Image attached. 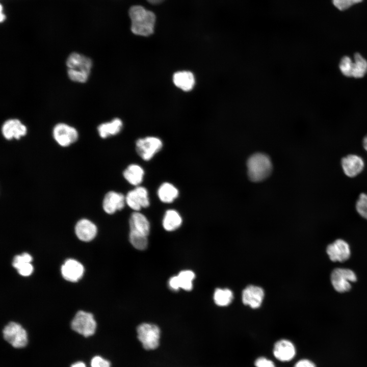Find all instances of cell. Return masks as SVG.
I'll list each match as a JSON object with an SVG mask.
<instances>
[{
    "label": "cell",
    "mask_w": 367,
    "mask_h": 367,
    "mask_svg": "<svg viewBox=\"0 0 367 367\" xmlns=\"http://www.w3.org/2000/svg\"><path fill=\"white\" fill-rule=\"evenodd\" d=\"M131 19V30L137 35L148 36L153 32L155 22L154 14L143 7L136 5L129 10Z\"/></svg>",
    "instance_id": "6da1fadb"
},
{
    "label": "cell",
    "mask_w": 367,
    "mask_h": 367,
    "mask_svg": "<svg viewBox=\"0 0 367 367\" xmlns=\"http://www.w3.org/2000/svg\"><path fill=\"white\" fill-rule=\"evenodd\" d=\"M66 66L69 78L73 82L83 83L89 78L92 62L84 55L73 53L67 59Z\"/></svg>",
    "instance_id": "7a4b0ae2"
},
{
    "label": "cell",
    "mask_w": 367,
    "mask_h": 367,
    "mask_svg": "<svg viewBox=\"0 0 367 367\" xmlns=\"http://www.w3.org/2000/svg\"><path fill=\"white\" fill-rule=\"evenodd\" d=\"M247 168L249 178L253 182H260L270 175L273 165L268 155L257 152L249 156L247 162Z\"/></svg>",
    "instance_id": "3957f363"
},
{
    "label": "cell",
    "mask_w": 367,
    "mask_h": 367,
    "mask_svg": "<svg viewBox=\"0 0 367 367\" xmlns=\"http://www.w3.org/2000/svg\"><path fill=\"white\" fill-rule=\"evenodd\" d=\"M137 336L143 348L147 350H154L160 343V330L158 326L142 323L137 329Z\"/></svg>",
    "instance_id": "277c9868"
},
{
    "label": "cell",
    "mask_w": 367,
    "mask_h": 367,
    "mask_svg": "<svg viewBox=\"0 0 367 367\" xmlns=\"http://www.w3.org/2000/svg\"><path fill=\"white\" fill-rule=\"evenodd\" d=\"M357 276L351 270L345 268H336L331 274V281L334 289L338 292L344 293L351 288V282H355Z\"/></svg>",
    "instance_id": "5b68a950"
},
{
    "label": "cell",
    "mask_w": 367,
    "mask_h": 367,
    "mask_svg": "<svg viewBox=\"0 0 367 367\" xmlns=\"http://www.w3.org/2000/svg\"><path fill=\"white\" fill-rule=\"evenodd\" d=\"M71 326L74 331L88 337L95 333L96 323L91 313L81 310L76 313Z\"/></svg>",
    "instance_id": "8992f818"
},
{
    "label": "cell",
    "mask_w": 367,
    "mask_h": 367,
    "mask_svg": "<svg viewBox=\"0 0 367 367\" xmlns=\"http://www.w3.org/2000/svg\"><path fill=\"white\" fill-rule=\"evenodd\" d=\"M162 147V141L155 137L139 139L136 142L137 153L143 160L146 161L150 160Z\"/></svg>",
    "instance_id": "52a82bcc"
},
{
    "label": "cell",
    "mask_w": 367,
    "mask_h": 367,
    "mask_svg": "<svg viewBox=\"0 0 367 367\" xmlns=\"http://www.w3.org/2000/svg\"><path fill=\"white\" fill-rule=\"evenodd\" d=\"M3 332L4 338L13 347L20 348L27 345V332L19 324L10 322L5 327Z\"/></svg>",
    "instance_id": "ba28073f"
},
{
    "label": "cell",
    "mask_w": 367,
    "mask_h": 367,
    "mask_svg": "<svg viewBox=\"0 0 367 367\" xmlns=\"http://www.w3.org/2000/svg\"><path fill=\"white\" fill-rule=\"evenodd\" d=\"M53 137L60 146L66 147L77 140L78 133L74 127L60 123L56 125L53 129Z\"/></svg>",
    "instance_id": "9c48e42d"
},
{
    "label": "cell",
    "mask_w": 367,
    "mask_h": 367,
    "mask_svg": "<svg viewBox=\"0 0 367 367\" xmlns=\"http://www.w3.org/2000/svg\"><path fill=\"white\" fill-rule=\"evenodd\" d=\"M340 164L344 174L350 178L358 175L364 167L363 159L355 154H350L343 157Z\"/></svg>",
    "instance_id": "30bf717a"
},
{
    "label": "cell",
    "mask_w": 367,
    "mask_h": 367,
    "mask_svg": "<svg viewBox=\"0 0 367 367\" xmlns=\"http://www.w3.org/2000/svg\"><path fill=\"white\" fill-rule=\"evenodd\" d=\"M265 292L263 288L255 285L246 286L242 293L243 304L253 309L259 308L263 302Z\"/></svg>",
    "instance_id": "8fae6325"
},
{
    "label": "cell",
    "mask_w": 367,
    "mask_h": 367,
    "mask_svg": "<svg viewBox=\"0 0 367 367\" xmlns=\"http://www.w3.org/2000/svg\"><path fill=\"white\" fill-rule=\"evenodd\" d=\"M327 253L332 261L343 262L349 258L351 250L348 243L342 239H337L329 244L326 249Z\"/></svg>",
    "instance_id": "7c38bea8"
},
{
    "label": "cell",
    "mask_w": 367,
    "mask_h": 367,
    "mask_svg": "<svg viewBox=\"0 0 367 367\" xmlns=\"http://www.w3.org/2000/svg\"><path fill=\"white\" fill-rule=\"evenodd\" d=\"M125 203V197L122 194L110 191L106 194L103 198L102 207L106 213L111 215L117 211L122 209Z\"/></svg>",
    "instance_id": "4fadbf2b"
},
{
    "label": "cell",
    "mask_w": 367,
    "mask_h": 367,
    "mask_svg": "<svg viewBox=\"0 0 367 367\" xmlns=\"http://www.w3.org/2000/svg\"><path fill=\"white\" fill-rule=\"evenodd\" d=\"M27 129L21 121L17 119H10L6 121L2 127L3 136L7 140L13 138L19 139L26 135Z\"/></svg>",
    "instance_id": "5bb4252c"
},
{
    "label": "cell",
    "mask_w": 367,
    "mask_h": 367,
    "mask_svg": "<svg viewBox=\"0 0 367 367\" xmlns=\"http://www.w3.org/2000/svg\"><path fill=\"white\" fill-rule=\"evenodd\" d=\"M84 267L78 261L73 259L66 260L61 267L63 277L66 280L76 282L83 276Z\"/></svg>",
    "instance_id": "9a60e30c"
},
{
    "label": "cell",
    "mask_w": 367,
    "mask_h": 367,
    "mask_svg": "<svg viewBox=\"0 0 367 367\" xmlns=\"http://www.w3.org/2000/svg\"><path fill=\"white\" fill-rule=\"evenodd\" d=\"M130 231L147 237L150 232V223L147 218L139 212H134L129 220Z\"/></svg>",
    "instance_id": "2e32d148"
},
{
    "label": "cell",
    "mask_w": 367,
    "mask_h": 367,
    "mask_svg": "<svg viewBox=\"0 0 367 367\" xmlns=\"http://www.w3.org/2000/svg\"><path fill=\"white\" fill-rule=\"evenodd\" d=\"M77 237L81 241L88 242L94 238L97 233L96 225L89 220L83 219L77 222L75 227Z\"/></svg>",
    "instance_id": "e0dca14e"
},
{
    "label": "cell",
    "mask_w": 367,
    "mask_h": 367,
    "mask_svg": "<svg viewBox=\"0 0 367 367\" xmlns=\"http://www.w3.org/2000/svg\"><path fill=\"white\" fill-rule=\"evenodd\" d=\"M295 352L294 345L286 339H281L277 342L273 349L275 357L282 361H288L292 359L295 355Z\"/></svg>",
    "instance_id": "ac0fdd59"
},
{
    "label": "cell",
    "mask_w": 367,
    "mask_h": 367,
    "mask_svg": "<svg viewBox=\"0 0 367 367\" xmlns=\"http://www.w3.org/2000/svg\"><path fill=\"white\" fill-rule=\"evenodd\" d=\"M32 260V257L29 253H23L14 257L12 265L20 275L28 276L30 275L33 271V267L31 264Z\"/></svg>",
    "instance_id": "d6986e66"
},
{
    "label": "cell",
    "mask_w": 367,
    "mask_h": 367,
    "mask_svg": "<svg viewBox=\"0 0 367 367\" xmlns=\"http://www.w3.org/2000/svg\"><path fill=\"white\" fill-rule=\"evenodd\" d=\"M173 82L178 88L185 91L191 90L195 85L193 74L189 71L175 72L173 76Z\"/></svg>",
    "instance_id": "ffe728a7"
},
{
    "label": "cell",
    "mask_w": 367,
    "mask_h": 367,
    "mask_svg": "<svg viewBox=\"0 0 367 367\" xmlns=\"http://www.w3.org/2000/svg\"><path fill=\"white\" fill-rule=\"evenodd\" d=\"M124 178L131 185H139L143 181L144 175L143 169L137 164H130L124 170Z\"/></svg>",
    "instance_id": "44dd1931"
},
{
    "label": "cell",
    "mask_w": 367,
    "mask_h": 367,
    "mask_svg": "<svg viewBox=\"0 0 367 367\" xmlns=\"http://www.w3.org/2000/svg\"><path fill=\"white\" fill-rule=\"evenodd\" d=\"M182 221V218L178 212L175 209H168L165 213L162 224L166 230L172 231L180 226Z\"/></svg>",
    "instance_id": "7402d4cb"
},
{
    "label": "cell",
    "mask_w": 367,
    "mask_h": 367,
    "mask_svg": "<svg viewBox=\"0 0 367 367\" xmlns=\"http://www.w3.org/2000/svg\"><path fill=\"white\" fill-rule=\"evenodd\" d=\"M178 189L172 184L164 182L159 188L158 196L160 200L165 203H172L178 196Z\"/></svg>",
    "instance_id": "603a6c76"
},
{
    "label": "cell",
    "mask_w": 367,
    "mask_h": 367,
    "mask_svg": "<svg viewBox=\"0 0 367 367\" xmlns=\"http://www.w3.org/2000/svg\"><path fill=\"white\" fill-rule=\"evenodd\" d=\"M122 127V121L119 118H115L110 122L101 124L98 126L97 129L100 137L106 138L118 134Z\"/></svg>",
    "instance_id": "cb8c5ba5"
},
{
    "label": "cell",
    "mask_w": 367,
    "mask_h": 367,
    "mask_svg": "<svg viewBox=\"0 0 367 367\" xmlns=\"http://www.w3.org/2000/svg\"><path fill=\"white\" fill-rule=\"evenodd\" d=\"M233 299V292L227 288H218L214 293V302L219 306L224 307L229 305L232 301Z\"/></svg>",
    "instance_id": "d4e9b609"
},
{
    "label": "cell",
    "mask_w": 367,
    "mask_h": 367,
    "mask_svg": "<svg viewBox=\"0 0 367 367\" xmlns=\"http://www.w3.org/2000/svg\"><path fill=\"white\" fill-rule=\"evenodd\" d=\"M352 77L362 78L367 73V60L359 53H356L353 58Z\"/></svg>",
    "instance_id": "484cf974"
},
{
    "label": "cell",
    "mask_w": 367,
    "mask_h": 367,
    "mask_svg": "<svg viewBox=\"0 0 367 367\" xmlns=\"http://www.w3.org/2000/svg\"><path fill=\"white\" fill-rule=\"evenodd\" d=\"M194 273L190 270L181 271L177 275L179 288L186 291H190L192 289L193 280L195 278Z\"/></svg>",
    "instance_id": "4316f807"
},
{
    "label": "cell",
    "mask_w": 367,
    "mask_h": 367,
    "mask_svg": "<svg viewBox=\"0 0 367 367\" xmlns=\"http://www.w3.org/2000/svg\"><path fill=\"white\" fill-rule=\"evenodd\" d=\"M129 240L134 248L140 250L146 249L148 245L147 237L132 231L129 232Z\"/></svg>",
    "instance_id": "83f0119b"
},
{
    "label": "cell",
    "mask_w": 367,
    "mask_h": 367,
    "mask_svg": "<svg viewBox=\"0 0 367 367\" xmlns=\"http://www.w3.org/2000/svg\"><path fill=\"white\" fill-rule=\"evenodd\" d=\"M125 201L127 205L135 212H139L142 207L140 199L135 189L127 193Z\"/></svg>",
    "instance_id": "f1b7e54d"
},
{
    "label": "cell",
    "mask_w": 367,
    "mask_h": 367,
    "mask_svg": "<svg viewBox=\"0 0 367 367\" xmlns=\"http://www.w3.org/2000/svg\"><path fill=\"white\" fill-rule=\"evenodd\" d=\"M357 213L363 218L367 220V194L361 193L355 203Z\"/></svg>",
    "instance_id": "f546056e"
},
{
    "label": "cell",
    "mask_w": 367,
    "mask_h": 367,
    "mask_svg": "<svg viewBox=\"0 0 367 367\" xmlns=\"http://www.w3.org/2000/svg\"><path fill=\"white\" fill-rule=\"evenodd\" d=\"M353 60L349 56L343 57L339 63V68L342 73L347 77H352Z\"/></svg>",
    "instance_id": "4dcf8cb0"
},
{
    "label": "cell",
    "mask_w": 367,
    "mask_h": 367,
    "mask_svg": "<svg viewBox=\"0 0 367 367\" xmlns=\"http://www.w3.org/2000/svg\"><path fill=\"white\" fill-rule=\"evenodd\" d=\"M135 190L140 199L142 207L146 208L150 205L149 199L147 189L143 187L138 186Z\"/></svg>",
    "instance_id": "1f68e13d"
},
{
    "label": "cell",
    "mask_w": 367,
    "mask_h": 367,
    "mask_svg": "<svg viewBox=\"0 0 367 367\" xmlns=\"http://www.w3.org/2000/svg\"><path fill=\"white\" fill-rule=\"evenodd\" d=\"M362 1L363 0H332L333 5L340 11L345 10L352 5Z\"/></svg>",
    "instance_id": "d6a6232c"
},
{
    "label": "cell",
    "mask_w": 367,
    "mask_h": 367,
    "mask_svg": "<svg viewBox=\"0 0 367 367\" xmlns=\"http://www.w3.org/2000/svg\"><path fill=\"white\" fill-rule=\"evenodd\" d=\"M91 365V367H111V364L109 361L98 356H96L92 358Z\"/></svg>",
    "instance_id": "836d02e7"
},
{
    "label": "cell",
    "mask_w": 367,
    "mask_h": 367,
    "mask_svg": "<svg viewBox=\"0 0 367 367\" xmlns=\"http://www.w3.org/2000/svg\"><path fill=\"white\" fill-rule=\"evenodd\" d=\"M255 365L256 367H275L274 363L271 360L263 357L256 360Z\"/></svg>",
    "instance_id": "e575fe53"
},
{
    "label": "cell",
    "mask_w": 367,
    "mask_h": 367,
    "mask_svg": "<svg viewBox=\"0 0 367 367\" xmlns=\"http://www.w3.org/2000/svg\"><path fill=\"white\" fill-rule=\"evenodd\" d=\"M294 367H316L313 362L307 359H302L297 362Z\"/></svg>",
    "instance_id": "d590c367"
},
{
    "label": "cell",
    "mask_w": 367,
    "mask_h": 367,
    "mask_svg": "<svg viewBox=\"0 0 367 367\" xmlns=\"http://www.w3.org/2000/svg\"><path fill=\"white\" fill-rule=\"evenodd\" d=\"M169 285L172 290H178L179 289L177 276H173L169 280Z\"/></svg>",
    "instance_id": "8d00e7d4"
},
{
    "label": "cell",
    "mask_w": 367,
    "mask_h": 367,
    "mask_svg": "<svg viewBox=\"0 0 367 367\" xmlns=\"http://www.w3.org/2000/svg\"><path fill=\"white\" fill-rule=\"evenodd\" d=\"M362 145L364 150L367 152V134L363 139Z\"/></svg>",
    "instance_id": "74e56055"
},
{
    "label": "cell",
    "mask_w": 367,
    "mask_h": 367,
    "mask_svg": "<svg viewBox=\"0 0 367 367\" xmlns=\"http://www.w3.org/2000/svg\"><path fill=\"white\" fill-rule=\"evenodd\" d=\"M71 367H86V365L82 362H77L73 364Z\"/></svg>",
    "instance_id": "f35d334b"
},
{
    "label": "cell",
    "mask_w": 367,
    "mask_h": 367,
    "mask_svg": "<svg viewBox=\"0 0 367 367\" xmlns=\"http://www.w3.org/2000/svg\"><path fill=\"white\" fill-rule=\"evenodd\" d=\"M149 3L152 4H158L162 3L164 0H147Z\"/></svg>",
    "instance_id": "ab89813d"
},
{
    "label": "cell",
    "mask_w": 367,
    "mask_h": 367,
    "mask_svg": "<svg viewBox=\"0 0 367 367\" xmlns=\"http://www.w3.org/2000/svg\"><path fill=\"white\" fill-rule=\"evenodd\" d=\"M5 19V16L4 14H3L2 12V6H1V15H0V21L1 22H3Z\"/></svg>",
    "instance_id": "60d3db41"
}]
</instances>
